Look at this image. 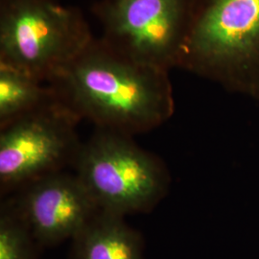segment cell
<instances>
[{"mask_svg": "<svg viewBox=\"0 0 259 259\" xmlns=\"http://www.w3.org/2000/svg\"><path fill=\"white\" fill-rule=\"evenodd\" d=\"M179 68L259 100V0H192Z\"/></svg>", "mask_w": 259, "mask_h": 259, "instance_id": "2", "label": "cell"}, {"mask_svg": "<svg viewBox=\"0 0 259 259\" xmlns=\"http://www.w3.org/2000/svg\"><path fill=\"white\" fill-rule=\"evenodd\" d=\"M80 119L57 98L0 128V190L7 194L74 163Z\"/></svg>", "mask_w": 259, "mask_h": 259, "instance_id": "6", "label": "cell"}, {"mask_svg": "<svg viewBox=\"0 0 259 259\" xmlns=\"http://www.w3.org/2000/svg\"><path fill=\"white\" fill-rule=\"evenodd\" d=\"M93 38L76 7L58 0H0V65L44 83Z\"/></svg>", "mask_w": 259, "mask_h": 259, "instance_id": "4", "label": "cell"}, {"mask_svg": "<svg viewBox=\"0 0 259 259\" xmlns=\"http://www.w3.org/2000/svg\"><path fill=\"white\" fill-rule=\"evenodd\" d=\"M191 9L192 0H97L92 7L107 47L168 72L180 66Z\"/></svg>", "mask_w": 259, "mask_h": 259, "instance_id": "5", "label": "cell"}, {"mask_svg": "<svg viewBox=\"0 0 259 259\" xmlns=\"http://www.w3.org/2000/svg\"><path fill=\"white\" fill-rule=\"evenodd\" d=\"M70 259H145L144 241L124 216L100 209L71 240Z\"/></svg>", "mask_w": 259, "mask_h": 259, "instance_id": "8", "label": "cell"}, {"mask_svg": "<svg viewBox=\"0 0 259 259\" xmlns=\"http://www.w3.org/2000/svg\"><path fill=\"white\" fill-rule=\"evenodd\" d=\"M27 224L11 201L0 210V259H38V249Z\"/></svg>", "mask_w": 259, "mask_h": 259, "instance_id": "10", "label": "cell"}, {"mask_svg": "<svg viewBox=\"0 0 259 259\" xmlns=\"http://www.w3.org/2000/svg\"><path fill=\"white\" fill-rule=\"evenodd\" d=\"M132 138L96 128L73 163L75 174L99 209L124 217L152 211L170 186L164 162Z\"/></svg>", "mask_w": 259, "mask_h": 259, "instance_id": "3", "label": "cell"}, {"mask_svg": "<svg viewBox=\"0 0 259 259\" xmlns=\"http://www.w3.org/2000/svg\"><path fill=\"white\" fill-rule=\"evenodd\" d=\"M17 68L0 65V128L56 99L49 84Z\"/></svg>", "mask_w": 259, "mask_h": 259, "instance_id": "9", "label": "cell"}, {"mask_svg": "<svg viewBox=\"0 0 259 259\" xmlns=\"http://www.w3.org/2000/svg\"><path fill=\"white\" fill-rule=\"evenodd\" d=\"M47 84L80 120L132 137L159 127L175 111L168 71L134 62L99 37Z\"/></svg>", "mask_w": 259, "mask_h": 259, "instance_id": "1", "label": "cell"}, {"mask_svg": "<svg viewBox=\"0 0 259 259\" xmlns=\"http://www.w3.org/2000/svg\"><path fill=\"white\" fill-rule=\"evenodd\" d=\"M10 200L40 248L72 240L100 209L76 174L41 177Z\"/></svg>", "mask_w": 259, "mask_h": 259, "instance_id": "7", "label": "cell"}]
</instances>
